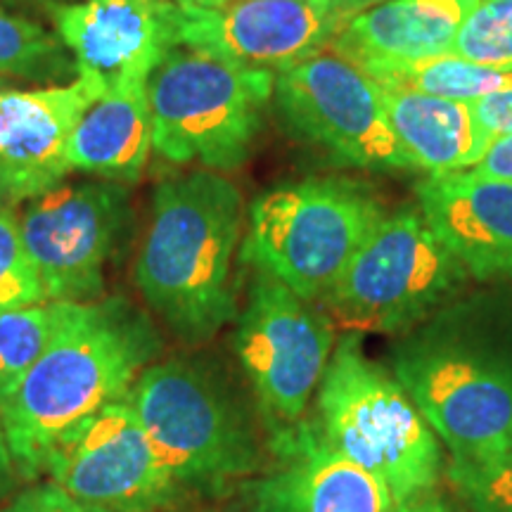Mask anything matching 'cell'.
Returning a JSON list of instances; mask_svg holds the SVG:
<instances>
[{"label": "cell", "mask_w": 512, "mask_h": 512, "mask_svg": "<svg viewBox=\"0 0 512 512\" xmlns=\"http://www.w3.org/2000/svg\"><path fill=\"white\" fill-rule=\"evenodd\" d=\"M389 512H463V510L432 489V491H425V494L406 498V501L401 503H394Z\"/></svg>", "instance_id": "cell-30"}, {"label": "cell", "mask_w": 512, "mask_h": 512, "mask_svg": "<svg viewBox=\"0 0 512 512\" xmlns=\"http://www.w3.org/2000/svg\"><path fill=\"white\" fill-rule=\"evenodd\" d=\"M233 347L273 434L302 422L335 351V320L271 273L252 268Z\"/></svg>", "instance_id": "cell-9"}, {"label": "cell", "mask_w": 512, "mask_h": 512, "mask_svg": "<svg viewBox=\"0 0 512 512\" xmlns=\"http://www.w3.org/2000/svg\"><path fill=\"white\" fill-rule=\"evenodd\" d=\"M370 3H380V0H370Z\"/></svg>", "instance_id": "cell-36"}, {"label": "cell", "mask_w": 512, "mask_h": 512, "mask_svg": "<svg viewBox=\"0 0 512 512\" xmlns=\"http://www.w3.org/2000/svg\"><path fill=\"white\" fill-rule=\"evenodd\" d=\"M377 86L408 88L446 100L475 102L486 95L512 91V69L486 67L456 55L430 57L418 62H389L363 67Z\"/></svg>", "instance_id": "cell-21"}, {"label": "cell", "mask_w": 512, "mask_h": 512, "mask_svg": "<svg viewBox=\"0 0 512 512\" xmlns=\"http://www.w3.org/2000/svg\"><path fill=\"white\" fill-rule=\"evenodd\" d=\"M479 0H380L351 19L328 50L358 69L451 55Z\"/></svg>", "instance_id": "cell-18"}, {"label": "cell", "mask_w": 512, "mask_h": 512, "mask_svg": "<svg viewBox=\"0 0 512 512\" xmlns=\"http://www.w3.org/2000/svg\"><path fill=\"white\" fill-rule=\"evenodd\" d=\"M41 475L79 501L114 512H159L188 496L126 399L64 432Z\"/></svg>", "instance_id": "cell-12"}, {"label": "cell", "mask_w": 512, "mask_h": 512, "mask_svg": "<svg viewBox=\"0 0 512 512\" xmlns=\"http://www.w3.org/2000/svg\"><path fill=\"white\" fill-rule=\"evenodd\" d=\"M470 174L512 183V136L491 140L489 150L484 152L475 169H470Z\"/></svg>", "instance_id": "cell-29"}, {"label": "cell", "mask_w": 512, "mask_h": 512, "mask_svg": "<svg viewBox=\"0 0 512 512\" xmlns=\"http://www.w3.org/2000/svg\"><path fill=\"white\" fill-rule=\"evenodd\" d=\"M12 88H15V86H12V83H10V81L0 79V95H3V93H8V91H12Z\"/></svg>", "instance_id": "cell-34"}, {"label": "cell", "mask_w": 512, "mask_h": 512, "mask_svg": "<svg viewBox=\"0 0 512 512\" xmlns=\"http://www.w3.org/2000/svg\"><path fill=\"white\" fill-rule=\"evenodd\" d=\"M176 0H81L48 8L79 76L105 91L147 83L176 43Z\"/></svg>", "instance_id": "cell-15"}, {"label": "cell", "mask_w": 512, "mask_h": 512, "mask_svg": "<svg viewBox=\"0 0 512 512\" xmlns=\"http://www.w3.org/2000/svg\"><path fill=\"white\" fill-rule=\"evenodd\" d=\"M477 124L491 140L512 136V91L486 95L482 100L470 102Z\"/></svg>", "instance_id": "cell-28"}, {"label": "cell", "mask_w": 512, "mask_h": 512, "mask_svg": "<svg viewBox=\"0 0 512 512\" xmlns=\"http://www.w3.org/2000/svg\"><path fill=\"white\" fill-rule=\"evenodd\" d=\"M273 465L252 484L249 512H389L380 479L332 448L316 422L273 434Z\"/></svg>", "instance_id": "cell-16"}, {"label": "cell", "mask_w": 512, "mask_h": 512, "mask_svg": "<svg viewBox=\"0 0 512 512\" xmlns=\"http://www.w3.org/2000/svg\"><path fill=\"white\" fill-rule=\"evenodd\" d=\"M275 72L176 46L147 81L152 152L171 164L233 171L252 157Z\"/></svg>", "instance_id": "cell-7"}, {"label": "cell", "mask_w": 512, "mask_h": 512, "mask_svg": "<svg viewBox=\"0 0 512 512\" xmlns=\"http://www.w3.org/2000/svg\"><path fill=\"white\" fill-rule=\"evenodd\" d=\"M29 3H38V5H48V8H53V5H60L62 0H29Z\"/></svg>", "instance_id": "cell-33"}, {"label": "cell", "mask_w": 512, "mask_h": 512, "mask_svg": "<svg viewBox=\"0 0 512 512\" xmlns=\"http://www.w3.org/2000/svg\"><path fill=\"white\" fill-rule=\"evenodd\" d=\"M451 55L512 69V0H479L460 27Z\"/></svg>", "instance_id": "cell-24"}, {"label": "cell", "mask_w": 512, "mask_h": 512, "mask_svg": "<svg viewBox=\"0 0 512 512\" xmlns=\"http://www.w3.org/2000/svg\"><path fill=\"white\" fill-rule=\"evenodd\" d=\"M41 358L0 408V427L22 479H36L55 441L100 408L126 399L162 354L157 325L124 297L55 304Z\"/></svg>", "instance_id": "cell-1"}, {"label": "cell", "mask_w": 512, "mask_h": 512, "mask_svg": "<svg viewBox=\"0 0 512 512\" xmlns=\"http://www.w3.org/2000/svg\"><path fill=\"white\" fill-rule=\"evenodd\" d=\"M0 512H114L100 505L79 501L69 491L55 482L31 484L27 489L12 494L8 501L0 505Z\"/></svg>", "instance_id": "cell-27"}, {"label": "cell", "mask_w": 512, "mask_h": 512, "mask_svg": "<svg viewBox=\"0 0 512 512\" xmlns=\"http://www.w3.org/2000/svg\"><path fill=\"white\" fill-rule=\"evenodd\" d=\"M152 152L147 83L107 91L88 107L67 147L69 169L98 181L138 183Z\"/></svg>", "instance_id": "cell-20"}, {"label": "cell", "mask_w": 512, "mask_h": 512, "mask_svg": "<svg viewBox=\"0 0 512 512\" xmlns=\"http://www.w3.org/2000/svg\"><path fill=\"white\" fill-rule=\"evenodd\" d=\"M380 95L389 126L418 171L430 176L470 171L489 150L491 138L477 124L470 102L384 86Z\"/></svg>", "instance_id": "cell-19"}, {"label": "cell", "mask_w": 512, "mask_h": 512, "mask_svg": "<svg viewBox=\"0 0 512 512\" xmlns=\"http://www.w3.org/2000/svg\"><path fill=\"white\" fill-rule=\"evenodd\" d=\"M126 401L185 494H211L261 467L245 403L226 377L195 358L147 366Z\"/></svg>", "instance_id": "cell-5"}, {"label": "cell", "mask_w": 512, "mask_h": 512, "mask_svg": "<svg viewBox=\"0 0 512 512\" xmlns=\"http://www.w3.org/2000/svg\"><path fill=\"white\" fill-rule=\"evenodd\" d=\"M448 479L470 512H512V439L484 460H451Z\"/></svg>", "instance_id": "cell-25"}, {"label": "cell", "mask_w": 512, "mask_h": 512, "mask_svg": "<svg viewBox=\"0 0 512 512\" xmlns=\"http://www.w3.org/2000/svg\"><path fill=\"white\" fill-rule=\"evenodd\" d=\"M392 375L451 460L494 456L512 439V304L456 297L399 335Z\"/></svg>", "instance_id": "cell-2"}, {"label": "cell", "mask_w": 512, "mask_h": 512, "mask_svg": "<svg viewBox=\"0 0 512 512\" xmlns=\"http://www.w3.org/2000/svg\"><path fill=\"white\" fill-rule=\"evenodd\" d=\"M0 79L57 86L79 79V67L55 31L0 10Z\"/></svg>", "instance_id": "cell-22"}, {"label": "cell", "mask_w": 512, "mask_h": 512, "mask_svg": "<svg viewBox=\"0 0 512 512\" xmlns=\"http://www.w3.org/2000/svg\"><path fill=\"white\" fill-rule=\"evenodd\" d=\"M55 328V306L36 304L0 311V408L46 351Z\"/></svg>", "instance_id": "cell-23"}, {"label": "cell", "mask_w": 512, "mask_h": 512, "mask_svg": "<svg viewBox=\"0 0 512 512\" xmlns=\"http://www.w3.org/2000/svg\"><path fill=\"white\" fill-rule=\"evenodd\" d=\"M415 195L472 280L512 290V183L458 171L427 176Z\"/></svg>", "instance_id": "cell-17"}, {"label": "cell", "mask_w": 512, "mask_h": 512, "mask_svg": "<svg viewBox=\"0 0 512 512\" xmlns=\"http://www.w3.org/2000/svg\"><path fill=\"white\" fill-rule=\"evenodd\" d=\"M275 112L332 162L370 171H418L384 114L380 86L330 50L275 74Z\"/></svg>", "instance_id": "cell-10"}, {"label": "cell", "mask_w": 512, "mask_h": 512, "mask_svg": "<svg viewBox=\"0 0 512 512\" xmlns=\"http://www.w3.org/2000/svg\"><path fill=\"white\" fill-rule=\"evenodd\" d=\"M131 192L112 181L62 183L27 202L19 228L46 302L86 304L105 294V271L131 226Z\"/></svg>", "instance_id": "cell-11"}, {"label": "cell", "mask_w": 512, "mask_h": 512, "mask_svg": "<svg viewBox=\"0 0 512 512\" xmlns=\"http://www.w3.org/2000/svg\"><path fill=\"white\" fill-rule=\"evenodd\" d=\"M245 200L219 171L195 169L152 192L133 278L147 311L185 344H202L238 318L235 259Z\"/></svg>", "instance_id": "cell-3"}, {"label": "cell", "mask_w": 512, "mask_h": 512, "mask_svg": "<svg viewBox=\"0 0 512 512\" xmlns=\"http://www.w3.org/2000/svg\"><path fill=\"white\" fill-rule=\"evenodd\" d=\"M384 216L375 190L354 178L285 183L249 207L240 259L318 304Z\"/></svg>", "instance_id": "cell-6"}, {"label": "cell", "mask_w": 512, "mask_h": 512, "mask_svg": "<svg viewBox=\"0 0 512 512\" xmlns=\"http://www.w3.org/2000/svg\"><path fill=\"white\" fill-rule=\"evenodd\" d=\"M211 512H226V510H211Z\"/></svg>", "instance_id": "cell-35"}, {"label": "cell", "mask_w": 512, "mask_h": 512, "mask_svg": "<svg viewBox=\"0 0 512 512\" xmlns=\"http://www.w3.org/2000/svg\"><path fill=\"white\" fill-rule=\"evenodd\" d=\"M105 93L100 81L79 76L0 95V207H19L64 183L72 174L69 138Z\"/></svg>", "instance_id": "cell-14"}, {"label": "cell", "mask_w": 512, "mask_h": 512, "mask_svg": "<svg viewBox=\"0 0 512 512\" xmlns=\"http://www.w3.org/2000/svg\"><path fill=\"white\" fill-rule=\"evenodd\" d=\"M181 8H216V5H223L226 0H176Z\"/></svg>", "instance_id": "cell-32"}, {"label": "cell", "mask_w": 512, "mask_h": 512, "mask_svg": "<svg viewBox=\"0 0 512 512\" xmlns=\"http://www.w3.org/2000/svg\"><path fill=\"white\" fill-rule=\"evenodd\" d=\"M46 304L34 261L24 245L19 219L0 207V311Z\"/></svg>", "instance_id": "cell-26"}, {"label": "cell", "mask_w": 512, "mask_h": 512, "mask_svg": "<svg viewBox=\"0 0 512 512\" xmlns=\"http://www.w3.org/2000/svg\"><path fill=\"white\" fill-rule=\"evenodd\" d=\"M470 275L422 216L387 214L320 299L344 332L403 335L463 292Z\"/></svg>", "instance_id": "cell-8"}, {"label": "cell", "mask_w": 512, "mask_h": 512, "mask_svg": "<svg viewBox=\"0 0 512 512\" xmlns=\"http://www.w3.org/2000/svg\"><path fill=\"white\" fill-rule=\"evenodd\" d=\"M316 401L325 441L380 479L394 503L437 489L441 441L399 380L366 356L361 335L335 344Z\"/></svg>", "instance_id": "cell-4"}, {"label": "cell", "mask_w": 512, "mask_h": 512, "mask_svg": "<svg viewBox=\"0 0 512 512\" xmlns=\"http://www.w3.org/2000/svg\"><path fill=\"white\" fill-rule=\"evenodd\" d=\"M370 0H226L176 8V43L245 67L283 72L323 53Z\"/></svg>", "instance_id": "cell-13"}, {"label": "cell", "mask_w": 512, "mask_h": 512, "mask_svg": "<svg viewBox=\"0 0 512 512\" xmlns=\"http://www.w3.org/2000/svg\"><path fill=\"white\" fill-rule=\"evenodd\" d=\"M19 479L22 477H19L15 460H12L10 446H8V441H5L3 427H0V505L8 501L12 494H15Z\"/></svg>", "instance_id": "cell-31"}]
</instances>
